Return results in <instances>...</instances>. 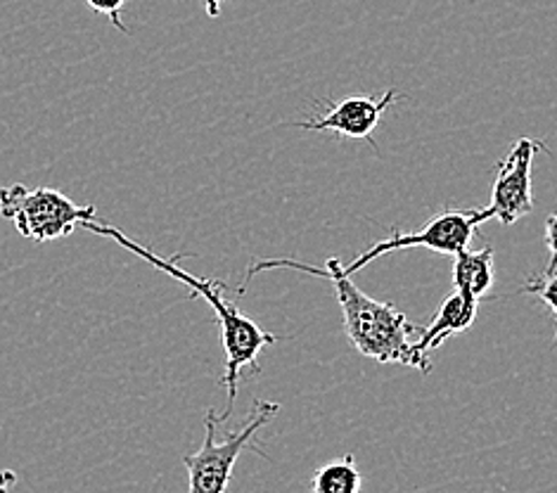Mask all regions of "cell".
<instances>
[{"label":"cell","instance_id":"cell-13","mask_svg":"<svg viewBox=\"0 0 557 493\" xmlns=\"http://www.w3.org/2000/svg\"><path fill=\"white\" fill-rule=\"evenodd\" d=\"M546 245L550 251L546 273H550V271H557V211L546 219Z\"/></svg>","mask_w":557,"mask_h":493},{"label":"cell","instance_id":"cell-10","mask_svg":"<svg viewBox=\"0 0 557 493\" xmlns=\"http://www.w3.org/2000/svg\"><path fill=\"white\" fill-rule=\"evenodd\" d=\"M363 474L356 468L354 456H342L318 468L311 479L309 493H361Z\"/></svg>","mask_w":557,"mask_h":493},{"label":"cell","instance_id":"cell-8","mask_svg":"<svg viewBox=\"0 0 557 493\" xmlns=\"http://www.w3.org/2000/svg\"><path fill=\"white\" fill-rule=\"evenodd\" d=\"M476 311H480V304H472L466 297H460L458 292L450 295L448 299H444V304L436 309L434 318L430 321V325L420 332L418 346L424 356H430L434 349L454 335H460L466 332L476 318Z\"/></svg>","mask_w":557,"mask_h":493},{"label":"cell","instance_id":"cell-12","mask_svg":"<svg viewBox=\"0 0 557 493\" xmlns=\"http://www.w3.org/2000/svg\"><path fill=\"white\" fill-rule=\"evenodd\" d=\"M88 8H92L96 12H100V15L108 17L119 32L122 34H131L128 26L122 22V10L126 5V0H86Z\"/></svg>","mask_w":557,"mask_h":493},{"label":"cell","instance_id":"cell-4","mask_svg":"<svg viewBox=\"0 0 557 493\" xmlns=\"http://www.w3.org/2000/svg\"><path fill=\"white\" fill-rule=\"evenodd\" d=\"M0 217L15 223L22 237L44 245L67 237L96 219V205H76L55 188H26L15 183L0 188Z\"/></svg>","mask_w":557,"mask_h":493},{"label":"cell","instance_id":"cell-11","mask_svg":"<svg viewBox=\"0 0 557 493\" xmlns=\"http://www.w3.org/2000/svg\"><path fill=\"white\" fill-rule=\"evenodd\" d=\"M524 292H527V295H536L543 304H546L550 313L555 316V321H557V271L532 278L524 285ZM553 346H557V335H555Z\"/></svg>","mask_w":557,"mask_h":493},{"label":"cell","instance_id":"cell-7","mask_svg":"<svg viewBox=\"0 0 557 493\" xmlns=\"http://www.w3.org/2000/svg\"><path fill=\"white\" fill-rule=\"evenodd\" d=\"M399 98L396 90H387L384 96H349L335 102L327 112L318 114L309 122H299L297 128L304 131H327L342 138H358L373 143V131L380 124L382 114L387 112L394 100ZM375 145V143H373Z\"/></svg>","mask_w":557,"mask_h":493},{"label":"cell","instance_id":"cell-1","mask_svg":"<svg viewBox=\"0 0 557 493\" xmlns=\"http://www.w3.org/2000/svg\"><path fill=\"white\" fill-rule=\"evenodd\" d=\"M273 269H295L315 278H327L337 292V304L344 318V332H347L351 346L361 356L373 358L377 363L410 366L420 370L422 375H428L432 370L430 356H424L418 342H413V335H420L422 328L410 323L408 316L401 309H396L394 304L373 299L366 295V292L358 289V285L351 283V275L344 273V263L339 259H327L325 269H315V266L301 263L297 259L255 261L247 269L240 292L257 273Z\"/></svg>","mask_w":557,"mask_h":493},{"label":"cell","instance_id":"cell-15","mask_svg":"<svg viewBox=\"0 0 557 493\" xmlns=\"http://www.w3.org/2000/svg\"><path fill=\"white\" fill-rule=\"evenodd\" d=\"M225 3V0H205V10H207V15L211 17V20H216L219 15H221V5Z\"/></svg>","mask_w":557,"mask_h":493},{"label":"cell","instance_id":"cell-14","mask_svg":"<svg viewBox=\"0 0 557 493\" xmlns=\"http://www.w3.org/2000/svg\"><path fill=\"white\" fill-rule=\"evenodd\" d=\"M12 484H17V472L15 470H0V493H8Z\"/></svg>","mask_w":557,"mask_h":493},{"label":"cell","instance_id":"cell-5","mask_svg":"<svg viewBox=\"0 0 557 493\" xmlns=\"http://www.w3.org/2000/svg\"><path fill=\"white\" fill-rule=\"evenodd\" d=\"M486 221H491L488 207L442 211V214L430 219L418 231H410V233L392 231V235L387 239H380V243H373L370 247H366L363 255H358L349 266H344V273L354 275L370 261H375L384 255H392V251L410 249V247H422V249L440 251V255L456 257L460 249H468L476 229H480V225Z\"/></svg>","mask_w":557,"mask_h":493},{"label":"cell","instance_id":"cell-9","mask_svg":"<svg viewBox=\"0 0 557 493\" xmlns=\"http://www.w3.org/2000/svg\"><path fill=\"white\" fill-rule=\"evenodd\" d=\"M454 285L460 297L480 304L494 287V247L460 249L454 263Z\"/></svg>","mask_w":557,"mask_h":493},{"label":"cell","instance_id":"cell-3","mask_svg":"<svg viewBox=\"0 0 557 493\" xmlns=\"http://www.w3.org/2000/svg\"><path fill=\"white\" fill-rule=\"evenodd\" d=\"M281 404L273 402H257L247 416L240 430L228 432L225 439H216L221 416L214 410H207L205 418V442L202 448L183 456V465L188 470V486L190 493H225L231 484L235 463L240 453L251 446L257 434L277 416Z\"/></svg>","mask_w":557,"mask_h":493},{"label":"cell","instance_id":"cell-6","mask_svg":"<svg viewBox=\"0 0 557 493\" xmlns=\"http://www.w3.org/2000/svg\"><path fill=\"white\" fill-rule=\"evenodd\" d=\"M539 150L546 152L548 148L534 138H520L498 164L488 211L491 219H498L500 225H512L534 211L532 167Z\"/></svg>","mask_w":557,"mask_h":493},{"label":"cell","instance_id":"cell-2","mask_svg":"<svg viewBox=\"0 0 557 493\" xmlns=\"http://www.w3.org/2000/svg\"><path fill=\"white\" fill-rule=\"evenodd\" d=\"M82 229H86L88 233H96L102 237H110L114 243L122 245L124 249H128L131 255L140 257L143 261H148L152 269L162 271L171 278H176L181 285H185L190 289L193 297H202L209 309L216 313V321L221 328V344H223V352H225V372H223V386L228 390V406L223 410V420L231 418L233 406H235V398H237V382H240L243 370L251 368L255 372H259V363L257 358L259 354L267 349V346L275 344L277 335L273 332H267L263 328H259L251 318H247L237 306L225 299V289L228 285L221 283V280H209V278H197L190 271H185L183 266H178L181 259H185V255H178L174 259H162L152 255L150 249H145L143 245H138L136 239H131L128 235H124L119 229L110 223H100L96 219L86 221Z\"/></svg>","mask_w":557,"mask_h":493}]
</instances>
